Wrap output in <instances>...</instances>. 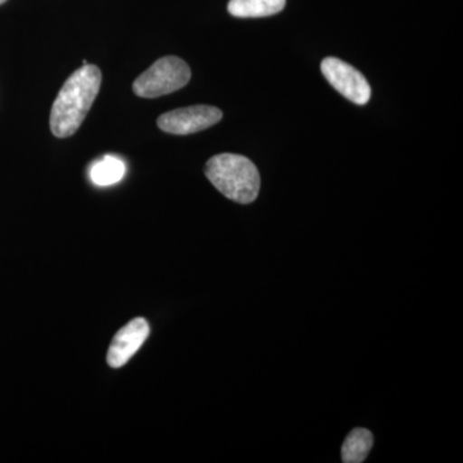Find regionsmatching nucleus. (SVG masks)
Masks as SVG:
<instances>
[{
    "label": "nucleus",
    "instance_id": "nucleus-10",
    "mask_svg": "<svg viewBox=\"0 0 463 463\" xmlns=\"http://www.w3.org/2000/svg\"><path fill=\"white\" fill-rule=\"evenodd\" d=\"M7 2V0H0V5H3V3Z\"/></svg>",
    "mask_w": 463,
    "mask_h": 463
},
{
    "label": "nucleus",
    "instance_id": "nucleus-7",
    "mask_svg": "<svg viewBox=\"0 0 463 463\" xmlns=\"http://www.w3.org/2000/svg\"><path fill=\"white\" fill-rule=\"evenodd\" d=\"M285 7L286 0H230L228 3V12L240 18L273 16Z\"/></svg>",
    "mask_w": 463,
    "mask_h": 463
},
{
    "label": "nucleus",
    "instance_id": "nucleus-2",
    "mask_svg": "<svg viewBox=\"0 0 463 463\" xmlns=\"http://www.w3.org/2000/svg\"><path fill=\"white\" fill-rule=\"evenodd\" d=\"M205 174L210 183L227 199L251 203L260 191V174L251 160L242 155L222 154L210 158Z\"/></svg>",
    "mask_w": 463,
    "mask_h": 463
},
{
    "label": "nucleus",
    "instance_id": "nucleus-1",
    "mask_svg": "<svg viewBox=\"0 0 463 463\" xmlns=\"http://www.w3.org/2000/svg\"><path fill=\"white\" fill-rule=\"evenodd\" d=\"M102 72L94 65H84L67 79L51 111V130L57 138L78 132L99 96Z\"/></svg>",
    "mask_w": 463,
    "mask_h": 463
},
{
    "label": "nucleus",
    "instance_id": "nucleus-6",
    "mask_svg": "<svg viewBox=\"0 0 463 463\" xmlns=\"http://www.w3.org/2000/svg\"><path fill=\"white\" fill-rule=\"evenodd\" d=\"M149 335V325L145 318H136L125 325L115 335L108 353L109 367L120 368L141 349Z\"/></svg>",
    "mask_w": 463,
    "mask_h": 463
},
{
    "label": "nucleus",
    "instance_id": "nucleus-3",
    "mask_svg": "<svg viewBox=\"0 0 463 463\" xmlns=\"http://www.w3.org/2000/svg\"><path fill=\"white\" fill-rule=\"evenodd\" d=\"M191 80V69L182 58L167 56L156 61L134 81L133 90L141 99H157L182 90Z\"/></svg>",
    "mask_w": 463,
    "mask_h": 463
},
{
    "label": "nucleus",
    "instance_id": "nucleus-4",
    "mask_svg": "<svg viewBox=\"0 0 463 463\" xmlns=\"http://www.w3.org/2000/svg\"><path fill=\"white\" fill-rule=\"evenodd\" d=\"M321 70L326 80L339 91L341 96L355 105H367L373 91L367 79L355 67L339 58L327 57L322 61Z\"/></svg>",
    "mask_w": 463,
    "mask_h": 463
},
{
    "label": "nucleus",
    "instance_id": "nucleus-8",
    "mask_svg": "<svg viewBox=\"0 0 463 463\" xmlns=\"http://www.w3.org/2000/svg\"><path fill=\"white\" fill-rule=\"evenodd\" d=\"M127 173V165L118 156H103L94 161L90 169V178L99 187H109L121 181Z\"/></svg>",
    "mask_w": 463,
    "mask_h": 463
},
{
    "label": "nucleus",
    "instance_id": "nucleus-9",
    "mask_svg": "<svg viewBox=\"0 0 463 463\" xmlns=\"http://www.w3.org/2000/svg\"><path fill=\"white\" fill-rule=\"evenodd\" d=\"M373 447V432L367 429H354L347 435L341 448V458L344 463H362Z\"/></svg>",
    "mask_w": 463,
    "mask_h": 463
},
{
    "label": "nucleus",
    "instance_id": "nucleus-5",
    "mask_svg": "<svg viewBox=\"0 0 463 463\" xmlns=\"http://www.w3.org/2000/svg\"><path fill=\"white\" fill-rule=\"evenodd\" d=\"M223 118V112L214 106L196 105L173 109L158 118L157 125L163 132L175 136H188L209 129Z\"/></svg>",
    "mask_w": 463,
    "mask_h": 463
}]
</instances>
